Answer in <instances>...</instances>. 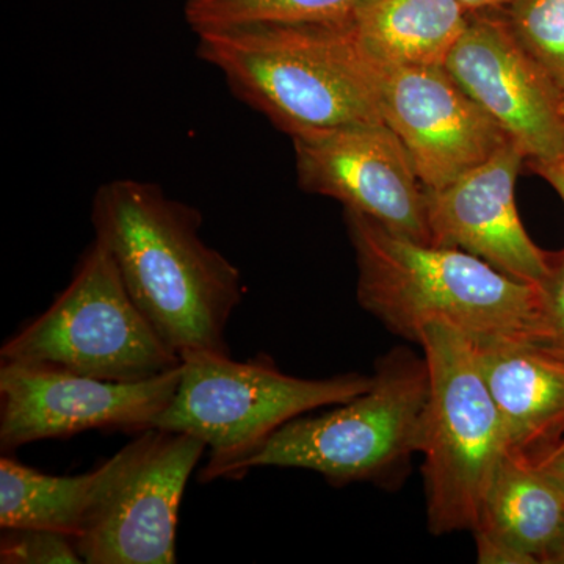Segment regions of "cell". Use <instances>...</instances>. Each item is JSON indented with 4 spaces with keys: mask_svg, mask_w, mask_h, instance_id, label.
<instances>
[{
    "mask_svg": "<svg viewBox=\"0 0 564 564\" xmlns=\"http://www.w3.org/2000/svg\"><path fill=\"white\" fill-rule=\"evenodd\" d=\"M95 240L129 295L180 358L231 355L226 328L243 299L242 273L202 237L203 215L152 182L115 180L91 206Z\"/></svg>",
    "mask_w": 564,
    "mask_h": 564,
    "instance_id": "cell-1",
    "label": "cell"
},
{
    "mask_svg": "<svg viewBox=\"0 0 564 564\" xmlns=\"http://www.w3.org/2000/svg\"><path fill=\"white\" fill-rule=\"evenodd\" d=\"M344 217L358 265V303L392 334L417 344L425 326L441 323L478 347L544 344L540 285L459 248L397 236L356 212Z\"/></svg>",
    "mask_w": 564,
    "mask_h": 564,
    "instance_id": "cell-2",
    "label": "cell"
},
{
    "mask_svg": "<svg viewBox=\"0 0 564 564\" xmlns=\"http://www.w3.org/2000/svg\"><path fill=\"white\" fill-rule=\"evenodd\" d=\"M196 52L240 101L291 139L384 122L381 68L347 20L198 33Z\"/></svg>",
    "mask_w": 564,
    "mask_h": 564,
    "instance_id": "cell-3",
    "label": "cell"
},
{
    "mask_svg": "<svg viewBox=\"0 0 564 564\" xmlns=\"http://www.w3.org/2000/svg\"><path fill=\"white\" fill-rule=\"evenodd\" d=\"M429 392L425 356L393 348L378 359L366 392L318 417L285 423L237 478L254 467H285L321 474L334 486L399 484L421 454Z\"/></svg>",
    "mask_w": 564,
    "mask_h": 564,
    "instance_id": "cell-4",
    "label": "cell"
},
{
    "mask_svg": "<svg viewBox=\"0 0 564 564\" xmlns=\"http://www.w3.org/2000/svg\"><path fill=\"white\" fill-rule=\"evenodd\" d=\"M372 377L337 375L306 380L281 372L269 356L236 361L221 352L182 358L180 386L151 429L187 433L209 448L202 484L237 478L243 462L285 423L317 408L350 402Z\"/></svg>",
    "mask_w": 564,
    "mask_h": 564,
    "instance_id": "cell-5",
    "label": "cell"
},
{
    "mask_svg": "<svg viewBox=\"0 0 564 564\" xmlns=\"http://www.w3.org/2000/svg\"><path fill=\"white\" fill-rule=\"evenodd\" d=\"M417 344L430 377L421 448L429 529L436 536L474 532L497 466L510 451L502 415L469 337L434 323Z\"/></svg>",
    "mask_w": 564,
    "mask_h": 564,
    "instance_id": "cell-6",
    "label": "cell"
},
{
    "mask_svg": "<svg viewBox=\"0 0 564 564\" xmlns=\"http://www.w3.org/2000/svg\"><path fill=\"white\" fill-rule=\"evenodd\" d=\"M0 358L115 383L150 380L182 364L133 303L98 240L51 306L3 343Z\"/></svg>",
    "mask_w": 564,
    "mask_h": 564,
    "instance_id": "cell-7",
    "label": "cell"
},
{
    "mask_svg": "<svg viewBox=\"0 0 564 564\" xmlns=\"http://www.w3.org/2000/svg\"><path fill=\"white\" fill-rule=\"evenodd\" d=\"M181 373L182 364L150 380L115 383L54 367L2 361L0 447L13 452L88 430H150L172 402Z\"/></svg>",
    "mask_w": 564,
    "mask_h": 564,
    "instance_id": "cell-8",
    "label": "cell"
},
{
    "mask_svg": "<svg viewBox=\"0 0 564 564\" xmlns=\"http://www.w3.org/2000/svg\"><path fill=\"white\" fill-rule=\"evenodd\" d=\"M139 436V454L74 540L84 563H176L182 497L207 447L187 433L150 429Z\"/></svg>",
    "mask_w": 564,
    "mask_h": 564,
    "instance_id": "cell-9",
    "label": "cell"
},
{
    "mask_svg": "<svg viewBox=\"0 0 564 564\" xmlns=\"http://www.w3.org/2000/svg\"><path fill=\"white\" fill-rule=\"evenodd\" d=\"M296 180L384 229L433 243L426 188L406 148L386 122L292 139Z\"/></svg>",
    "mask_w": 564,
    "mask_h": 564,
    "instance_id": "cell-10",
    "label": "cell"
},
{
    "mask_svg": "<svg viewBox=\"0 0 564 564\" xmlns=\"http://www.w3.org/2000/svg\"><path fill=\"white\" fill-rule=\"evenodd\" d=\"M444 68L529 163L564 159L563 93L522 46L502 10L473 14Z\"/></svg>",
    "mask_w": 564,
    "mask_h": 564,
    "instance_id": "cell-11",
    "label": "cell"
},
{
    "mask_svg": "<svg viewBox=\"0 0 564 564\" xmlns=\"http://www.w3.org/2000/svg\"><path fill=\"white\" fill-rule=\"evenodd\" d=\"M381 115L426 192L484 165L510 137L444 66L381 69Z\"/></svg>",
    "mask_w": 564,
    "mask_h": 564,
    "instance_id": "cell-12",
    "label": "cell"
},
{
    "mask_svg": "<svg viewBox=\"0 0 564 564\" xmlns=\"http://www.w3.org/2000/svg\"><path fill=\"white\" fill-rule=\"evenodd\" d=\"M527 161L513 140L440 191L426 192L434 245L459 248L514 280L541 285L549 254L527 234L516 207V181Z\"/></svg>",
    "mask_w": 564,
    "mask_h": 564,
    "instance_id": "cell-13",
    "label": "cell"
},
{
    "mask_svg": "<svg viewBox=\"0 0 564 564\" xmlns=\"http://www.w3.org/2000/svg\"><path fill=\"white\" fill-rule=\"evenodd\" d=\"M564 532V492L525 455L500 459L474 529L481 564L543 563Z\"/></svg>",
    "mask_w": 564,
    "mask_h": 564,
    "instance_id": "cell-14",
    "label": "cell"
},
{
    "mask_svg": "<svg viewBox=\"0 0 564 564\" xmlns=\"http://www.w3.org/2000/svg\"><path fill=\"white\" fill-rule=\"evenodd\" d=\"M510 451L538 458L564 432V358L536 344L478 347Z\"/></svg>",
    "mask_w": 564,
    "mask_h": 564,
    "instance_id": "cell-15",
    "label": "cell"
},
{
    "mask_svg": "<svg viewBox=\"0 0 564 564\" xmlns=\"http://www.w3.org/2000/svg\"><path fill=\"white\" fill-rule=\"evenodd\" d=\"M140 436L91 473L50 475L14 462L0 459V527L2 529L54 530L77 538L104 496L139 454Z\"/></svg>",
    "mask_w": 564,
    "mask_h": 564,
    "instance_id": "cell-16",
    "label": "cell"
},
{
    "mask_svg": "<svg viewBox=\"0 0 564 564\" xmlns=\"http://www.w3.org/2000/svg\"><path fill=\"white\" fill-rule=\"evenodd\" d=\"M470 17L459 0H366L347 21L359 46L384 69L444 66Z\"/></svg>",
    "mask_w": 564,
    "mask_h": 564,
    "instance_id": "cell-17",
    "label": "cell"
},
{
    "mask_svg": "<svg viewBox=\"0 0 564 564\" xmlns=\"http://www.w3.org/2000/svg\"><path fill=\"white\" fill-rule=\"evenodd\" d=\"M366 0H185L193 32L223 31L265 22H339Z\"/></svg>",
    "mask_w": 564,
    "mask_h": 564,
    "instance_id": "cell-18",
    "label": "cell"
},
{
    "mask_svg": "<svg viewBox=\"0 0 564 564\" xmlns=\"http://www.w3.org/2000/svg\"><path fill=\"white\" fill-rule=\"evenodd\" d=\"M502 11L522 46L564 93V0H514Z\"/></svg>",
    "mask_w": 564,
    "mask_h": 564,
    "instance_id": "cell-19",
    "label": "cell"
},
{
    "mask_svg": "<svg viewBox=\"0 0 564 564\" xmlns=\"http://www.w3.org/2000/svg\"><path fill=\"white\" fill-rule=\"evenodd\" d=\"M0 563H84L76 541L68 534L44 529H2Z\"/></svg>",
    "mask_w": 564,
    "mask_h": 564,
    "instance_id": "cell-20",
    "label": "cell"
},
{
    "mask_svg": "<svg viewBox=\"0 0 564 564\" xmlns=\"http://www.w3.org/2000/svg\"><path fill=\"white\" fill-rule=\"evenodd\" d=\"M540 289L545 315V340L541 347L564 358V248L549 254V273Z\"/></svg>",
    "mask_w": 564,
    "mask_h": 564,
    "instance_id": "cell-21",
    "label": "cell"
},
{
    "mask_svg": "<svg viewBox=\"0 0 564 564\" xmlns=\"http://www.w3.org/2000/svg\"><path fill=\"white\" fill-rule=\"evenodd\" d=\"M529 165L554 188L564 204V159L555 162L529 163Z\"/></svg>",
    "mask_w": 564,
    "mask_h": 564,
    "instance_id": "cell-22",
    "label": "cell"
},
{
    "mask_svg": "<svg viewBox=\"0 0 564 564\" xmlns=\"http://www.w3.org/2000/svg\"><path fill=\"white\" fill-rule=\"evenodd\" d=\"M514 0H459L467 13H484V11L505 10Z\"/></svg>",
    "mask_w": 564,
    "mask_h": 564,
    "instance_id": "cell-23",
    "label": "cell"
},
{
    "mask_svg": "<svg viewBox=\"0 0 564 564\" xmlns=\"http://www.w3.org/2000/svg\"><path fill=\"white\" fill-rule=\"evenodd\" d=\"M564 492V458L534 463Z\"/></svg>",
    "mask_w": 564,
    "mask_h": 564,
    "instance_id": "cell-24",
    "label": "cell"
},
{
    "mask_svg": "<svg viewBox=\"0 0 564 564\" xmlns=\"http://www.w3.org/2000/svg\"><path fill=\"white\" fill-rule=\"evenodd\" d=\"M564 458V432L560 434L558 440L555 441L547 451L543 452L538 458L532 459L533 463L544 462V459Z\"/></svg>",
    "mask_w": 564,
    "mask_h": 564,
    "instance_id": "cell-25",
    "label": "cell"
},
{
    "mask_svg": "<svg viewBox=\"0 0 564 564\" xmlns=\"http://www.w3.org/2000/svg\"><path fill=\"white\" fill-rule=\"evenodd\" d=\"M544 564H564V532L560 540L556 541L554 547L549 551V554L545 555Z\"/></svg>",
    "mask_w": 564,
    "mask_h": 564,
    "instance_id": "cell-26",
    "label": "cell"
},
{
    "mask_svg": "<svg viewBox=\"0 0 564 564\" xmlns=\"http://www.w3.org/2000/svg\"><path fill=\"white\" fill-rule=\"evenodd\" d=\"M563 120H564V93H563Z\"/></svg>",
    "mask_w": 564,
    "mask_h": 564,
    "instance_id": "cell-27",
    "label": "cell"
}]
</instances>
